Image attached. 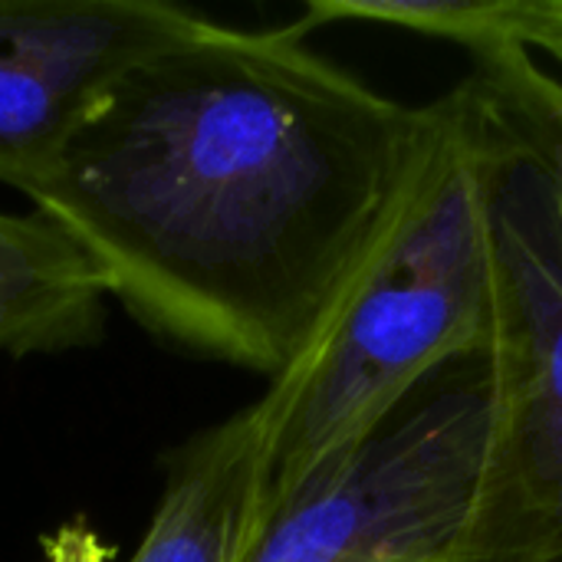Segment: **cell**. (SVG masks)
I'll return each instance as SVG.
<instances>
[{
	"instance_id": "6da1fadb",
	"label": "cell",
	"mask_w": 562,
	"mask_h": 562,
	"mask_svg": "<svg viewBox=\"0 0 562 562\" xmlns=\"http://www.w3.org/2000/svg\"><path fill=\"white\" fill-rule=\"evenodd\" d=\"M431 128L290 23L198 16L132 66L23 194L181 349L280 379L366 257Z\"/></svg>"
},
{
	"instance_id": "7a4b0ae2",
	"label": "cell",
	"mask_w": 562,
	"mask_h": 562,
	"mask_svg": "<svg viewBox=\"0 0 562 562\" xmlns=\"http://www.w3.org/2000/svg\"><path fill=\"white\" fill-rule=\"evenodd\" d=\"M491 329V214L477 119L458 82L431 102L418 165L303 356L257 402L270 501L366 438Z\"/></svg>"
},
{
	"instance_id": "3957f363",
	"label": "cell",
	"mask_w": 562,
	"mask_h": 562,
	"mask_svg": "<svg viewBox=\"0 0 562 562\" xmlns=\"http://www.w3.org/2000/svg\"><path fill=\"white\" fill-rule=\"evenodd\" d=\"M461 86L491 214V445L454 562H562V76L497 46Z\"/></svg>"
},
{
	"instance_id": "277c9868",
	"label": "cell",
	"mask_w": 562,
	"mask_h": 562,
	"mask_svg": "<svg viewBox=\"0 0 562 562\" xmlns=\"http://www.w3.org/2000/svg\"><path fill=\"white\" fill-rule=\"evenodd\" d=\"M487 445L481 352L273 501L247 562H454L477 514Z\"/></svg>"
},
{
	"instance_id": "5b68a950",
	"label": "cell",
	"mask_w": 562,
	"mask_h": 562,
	"mask_svg": "<svg viewBox=\"0 0 562 562\" xmlns=\"http://www.w3.org/2000/svg\"><path fill=\"white\" fill-rule=\"evenodd\" d=\"M198 16L165 0H0V181L43 178L92 105Z\"/></svg>"
},
{
	"instance_id": "8992f818",
	"label": "cell",
	"mask_w": 562,
	"mask_h": 562,
	"mask_svg": "<svg viewBox=\"0 0 562 562\" xmlns=\"http://www.w3.org/2000/svg\"><path fill=\"white\" fill-rule=\"evenodd\" d=\"M267 501L270 435L254 402L184 448L128 562H247Z\"/></svg>"
},
{
	"instance_id": "52a82bcc",
	"label": "cell",
	"mask_w": 562,
	"mask_h": 562,
	"mask_svg": "<svg viewBox=\"0 0 562 562\" xmlns=\"http://www.w3.org/2000/svg\"><path fill=\"white\" fill-rule=\"evenodd\" d=\"M112 296L99 260L46 211L0 214V349L53 352L99 333Z\"/></svg>"
},
{
	"instance_id": "ba28073f",
	"label": "cell",
	"mask_w": 562,
	"mask_h": 562,
	"mask_svg": "<svg viewBox=\"0 0 562 562\" xmlns=\"http://www.w3.org/2000/svg\"><path fill=\"white\" fill-rule=\"evenodd\" d=\"M326 23L392 26L468 53L520 46V0H310L296 20L303 33Z\"/></svg>"
},
{
	"instance_id": "9c48e42d",
	"label": "cell",
	"mask_w": 562,
	"mask_h": 562,
	"mask_svg": "<svg viewBox=\"0 0 562 562\" xmlns=\"http://www.w3.org/2000/svg\"><path fill=\"white\" fill-rule=\"evenodd\" d=\"M520 46L550 56L562 69V0H524Z\"/></svg>"
},
{
	"instance_id": "30bf717a",
	"label": "cell",
	"mask_w": 562,
	"mask_h": 562,
	"mask_svg": "<svg viewBox=\"0 0 562 562\" xmlns=\"http://www.w3.org/2000/svg\"><path fill=\"white\" fill-rule=\"evenodd\" d=\"M43 562H109V547L89 524L76 520L43 540Z\"/></svg>"
}]
</instances>
